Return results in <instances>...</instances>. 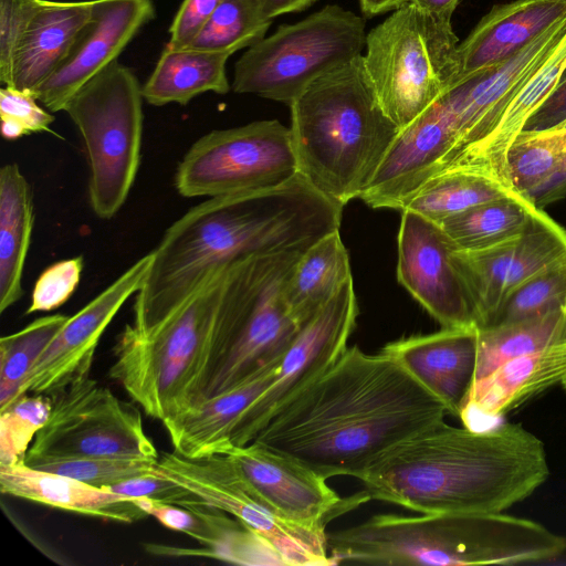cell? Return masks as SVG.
Wrapping results in <instances>:
<instances>
[{"instance_id": "13", "label": "cell", "mask_w": 566, "mask_h": 566, "mask_svg": "<svg viewBox=\"0 0 566 566\" xmlns=\"http://www.w3.org/2000/svg\"><path fill=\"white\" fill-rule=\"evenodd\" d=\"M189 490L207 505L240 520L280 556L284 566L332 565L327 534L293 525L280 517L256 493L226 453L188 458L159 453L154 471Z\"/></svg>"}, {"instance_id": "3", "label": "cell", "mask_w": 566, "mask_h": 566, "mask_svg": "<svg viewBox=\"0 0 566 566\" xmlns=\"http://www.w3.org/2000/svg\"><path fill=\"white\" fill-rule=\"evenodd\" d=\"M543 441L517 423L442 422L401 443L360 480L369 500L422 514L500 513L548 478Z\"/></svg>"}, {"instance_id": "37", "label": "cell", "mask_w": 566, "mask_h": 566, "mask_svg": "<svg viewBox=\"0 0 566 566\" xmlns=\"http://www.w3.org/2000/svg\"><path fill=\"white\" fill-rule=\"evenodd\" d=\"M559 308H566V260L517 286L490 325L521 321Z\"/></svg>"}, {"instance_id": "25", "label": "cell", "mask_w": 566, "mask_h": 566, "mask_svg": "<svg viewBox=\"0 0 566 566\" xmlns=\"http://www.w3.org/2000/svg\"><path fill=\"white\" fill-rule=\"evenodd\" d=\"M94 0H44L30 22L12 64V86L34 96L67 57L91 18Z\"/></svg>"}, {"instance_id": "24", "label": "cell", "mask_w": 566, "mask_h": 566, "mask_svg": "<svg viewBox=\"0 0 566 566\" xmlns=\"http://www.w3.org/2000/svg\"><path fill=\"white\" fill-rule=\"evenodd\" d=\"M0 490L2 494L118 523L130 524L148 516L137 497L38 470L23 461L11 465L0 464Z\"/></svg>"}, {"instance_id": "21", "label": "cell", "mask_w": 566, "mask_h": 566, "mask_svg": "<svg viewBox=\"0 0 566 566\" xmlns=\"http://www.w3.org/2000/svg\"><path fill=\"white\" fill-rule=\"evenodd\" d=\"M400 363L426 389L460 417L474 382L478 327H442L388 343L381 350Z\"/></svg>"}, {"instance_id": "27", "label": "cell", "mask_w": 566, "mask_h": 566, "mask_svg": "<svg viewBox=\"0 0 566 566\" xmlns=\"http://www.w3.org/2000/svg\"><path fill=\"white\" fill-rule=\"evenodd\" d=\"M33 192L15 163L0 169V313L23 295L22 277L34 227Z\"/></svg>"}, {"instance_id": "48", "label": "cell", "mask_w": 566, "mask_h": 566, "mask_svg": "<svg viewBox=\"0 0 566 566\" xmlns=\"http://www.w3.org/2000/svg\"><path fill=\"white\" fill-rule=\"evenodd\" d=\"M459 1L460 0H406L405 2L412 3L429 13L451 19Z\"/></svg>"}, {"instance_id": "11", "label": "cell", "mask_w": 566, "mask_h": 566, "mask_svg": "<svg viewBox=\"0 0 566 566\" xmlns=\"http://www.w3.org/2000/svg\"><path fill=\"white\" fill-rule=\"evenodd\" d=\"M298 172L291 128L258 120L198 138L178 163L174 185L181 197L210 198L274 188Z\"/></svg>"}, {"instance_id": "46", "label": "cell", "mask_w": 566, "mask_h": 566, "mask_svg": "<svg viewBox=\"0 0 566 566\" xmlns=\"http://www.w3.org/2000/svg\"><path fill=\"white\" fill-rule=\"evenodd\" d=\"M566 199V156L556 176L539 191L532 201L543 209L546 205Z\"/></svg>"}, {"instance_id": "43", "label": "cell", "mask_w": 566, "mask_h": 566, "mask_svg": "<svg viewBox=\"0 0 566 566\" xmlns=\"http://www.w3.org/2000/svg\"><path fill=\"white\" fill-rule=\"evenodd\" d=\"M107 490L128 497H144L154 502L184 507L206 504L186 488L155 473L119 482L107 488Z\"/></svg>"}, {"instance_id": "12", "label": "cell", "mask_w": 566, "mask_h": 566, "mask_svg": "<svg viewBox=\"0 0 566 566\" xmlns=\"http://www.w3.org/2000/svg\"><path fill=\"white\" fill-rule=\"evenodd\" d=\"M51 398L50 418L27 451L25 464L75 458L158 460L139 409L97 380L75 381Z\"/></svg>"}, {"instance_id": "6", "label": "cell", "mask_w": 566, "mask_h": 566, "mask_svg": "<svg viewBox=\"0 0 566 566\" xmlns=\"http://www.w3.org/2000/svg\"><path fill=\"white\" fill-rule=\"evenodd\" d=\"M227 269L157 323L117 335L108 376L147 416L163 422L201 401Z\"/></svg>"}, {"instance_id": "19", "label": "cell", "mask_w": 566, "mask_h": 566, "mask_svg": "<svg viewBox=\"0 0 566 566\" xmlns=\"http://www.w3.org/2000/svg\"><path fill=\"white\" fill-rule=\"evenodd\" d=\"M565 31L566 18L551 25L505 62L452 85L439 96L438 101L458 138V146L442 169L464 148L480 142L493 129Z\"/></svg>"}, {"instance_id": "29", "label": "cell", "mask_w": 566, "mask_h": 566, "mask_svg": "<svg viewBox=\"0 0 566 566\" xmlns=\"http://www.w3.org/2000/svg\"><path fill=\"white\" fill-rule=\"evenodd\" d=\"M231 54L190 48L165 46L151 75L142 86L144 99L154 106L187 105L196 96L227 94L230 84L226 64Z\"/></svg>"}, {"instance_id": "1", "label": "cell", "mask_w": 566, "mask_h": 566, "mask_svg": "<svg viewBox=\"0 0 566 566\" xmlns=\"http://www.w3.org/2000/svg\"><path fill=\"white\" fill-rule=\"evenodd\" d=\"M446 406L400 363L347 347L253 441L324 479L361 480L387 453L442 422Z\"/></svg>"}, {"instance_id": "4", "label": "cell", "mask_w": 566, "mask_h": 566, "mask_svg": "<svg viewBox=\"0 0 566 566\" xmlns=\"http://www.w3.org/2000/svg\"><path fill=\"white\" fill-rule=\"evenodd\" d=\"M332 565H493L541 562L566 551V536L500 513L378 514L327 534Z\"/></svg>"}, {"instance_id": "35", "label": "cell", "mask_w": 566, "mask_h": 566, "mask_svg": "<svg viewBox=\"0 0 566 566\" xmlns=\"http://www.w3.org/2000/svg\"><path fill=\"white\" fill-rule=\"evenodd\" d=\"M139 506L169 530L196 539L201 548H186L188 556L209 557L227 546L244 523L216 507L202 504L184 507L138 497Z\"/></svg>"}, {"instance_id": "2", "label": "cell", "mask_w": 566, "mask_h": 566, "mask_svg": "<svg viewBox=\"0 0 566 566\" xmlns=\"http://www.w3.org/2000/svg\"><path fill=\"white\" fill-rule=\"evenodd\" d=\"M342 212L300 172L274 188L206 199L171 223L151 251L128 324L157 323L240 260L306 250L339 230Z\"/></svg>"}, {"instance_id": "10", "label": "cell", "mask_w": 566, "mask_h": 566, "mask_svg": "<svg viewBox=\"0 0 566 566\" xmlns=\"http://www.w3.org/2000/svg\"><path fill=\"white\" fill-rule=\"evenodd\" d=\"M366 36L359 15L326 6L248 48L234 65L232 90L290 105L317 77L360 56Z\"/></svg>"}, {"instance_id": "28", "label": "cell", "mask_w": 566, "mask_h": 566, "mask_svg": "<svg viewBox=\"0 0 566 566\" xmlns=\"http://www.w3.org/2000/svg\"><path fill=\"white\" fill-rule=\"evenodd\" d=\"M349 279V255L336 230L310 245L287 275L283 298L290 314L303 327Z\"/></svg>"}, {"instance_id": "16", "label": "cell", "mask_w": 566, "mask_h": 566, "mask_svg": "<svg viewBox=\"0 0 566 566\" xmlns=\"http://www.w3.org/2000/svg\"><path fill=\"white\" fill-rule=\"evenodd\" d=\"M151 260L150 251L69 317L31 369L22 388L23 395L33 392L52 397L90 377L102 335L122 306L142 289Z\"/></svg>"}, {"instance_id": "38", "label": "cell", "mask_w": 566, "mask_h": 566, "mask_svg": "<svg viewBox=\"0 0 566 566\" xmlns=\"http://www.w3.org/2000/svg\"><path fill=\"white\" fill-rule=\"evenodd\" d=\"M52 398L44 394H28L0 411V464L22 462L35 434L48 422Z\"/></svg>"}, {"instance_id": "7", "label": "cell", "mask_w": 566, "mask_h": 566, "mask_svg": "<svg viewBox=\"0 0 566 566\" xmlns=\"http://www.w3.org/2000/svg\"><path fill=\"white\" fill-rule=\"evenodd\" d=\"M304 251L253 255L227 269L201 401L280 364L302 328L286 307L283 286Z\"/></svg>"}, {"instance_id": "39", "label": "cell", "mask_w": 566, "mask_h": 566, "mask_svg": "<svg viewBox=\"0 0 566 566\" xmlns=\"http://www.w3.org/2000/svg\"><path fill=\"white\" fill-rule=\"evenodd\" d=\"M156 463L157 460L143 459L75 458L41 460L27 465L107 489L133 478L153 474Z\"/></svg>"}, {"instance_id": "18", "label": "cell", "mask_w": 566, "mask_h": 566, "mask_svg": "<svg viewBox=\"0 0 566 566\" xmlns=\"http://www.w3.org/2000/svg\"><path fill=\"white\" fill-rule=\"evenodd\" d=\"M226 454L280 517L300 527L326 533L329 521L369 500L364 491L342 499L326 479L255 441Z\"/></svg>"}, {"instance_id": "41", "label": "cell", "mask_w": 566, "mask_h": 566, "mask_svg": "<svg viewBox=\"0 0 566 566\" xmlns=\"http://www.w3.org/2000/svg\"><path fill=\"white\" fill-rule=\"evenodd\" d=\"M84 261L82 256L57 261L38 277L25 314L50 312L63 305L76 290Z\"/></svg>"}, {"instance_id": "50", "label": "cell", "mask_w": 566, "mask_h": 566, "mask_svg": "<svg viewBox=\"0 0 566 566\" xmlns=\"http://www.w3.org/2000/svg\"><path fill=\"white\" fill-rule=\"evenodd\" d=\"M564 338H566V308H565V328H564Z\"/></svg>"}, {"instance_id": "36", "label": "cell", "mask_w": 566, "mask_h": 566, "mask_svg": "<svg viewBox=\"0 0 566 566\" xmlns=\"http://www.w3.org/2000/svg\"><path fill=\"white\" fill-rule=\"evenodd\" d=\"M271 23L253 0H222L188 48L232 55L264 39Z\"/></svg>"}, {"instance_id": "5", "label": "cell", "mask_w": 566, "mask_h": 566, "mask_svg": "<svg viewBox=\"0 0 566 566\" xmlns=\"http://www.w3.org/2000/svg\"><path fill=\"white\" fill-rule=\"evenodd\" d=\"M290 107L300 174L343 208L359 198L401 130L384 112L363 54L317 77Z\"/></svg>"}, {"instance_id": "45", "label": "cell", "mask_w": 566, "mask_h": 566, "mask_svg": "<svg viewBox=\"0 0 566 566\" xmlns=\"http://www.w3.org/2000/svg\"><path fill=\"white\" fill-rule=\"evenodd\" d=\"M566 127V77H563L527 119L524 129L541 130Z\"/></svg>"}, {"instance_id": "47", "label": "cell", "mask_w": 566, "mask_h": 566, "mask_svg": "<svg viewBox=\"0 0 566 566\" xmlns=\"http://www.w3.org/2000/svg\"><path fill=\"white\" fill-rule=\"evenodd\" d=\"M261 12L269 19L290 13L300 12L311 7L317 0H253Z\"/></svg>"}, {"instance_id": "42", "label": "cell", "mask_w": 566, "mask_h": 566, "mask_svg": "<svg viewBox=\"0 0 566 566\" xmlns=\"http://www.w3.org/2000/svg\"><path fill=\"white\" fill-rule=\"evenodd\" d=\"M44 0H0V81L12 86V64L20 42Z\"/></svg>"}, {"instance_id": "22", "label": "cell", "mask_w": 566, "mask_h": 566, "mask_svg": "<svg viewBox=\"0 0 566 566\" xmlns=\"http://www.w3.org/2000/svg\"><path fill=\"white\" fill-rule=\"evenodd\" d=\"M554 386L566 391V338L510 359L473 382L459 418L469 429H489L512 409Z\"/></svg>"}, {"instance_id": "14", "label": "cell", "mask_w": 566, "mask_h": 566, "mask_svg": "<svg viewBox=\"0 0 566 566\" xmlns=\"http://www.w3.org/2000/svg\"><path fill=\"white\" fill-rule=\"evenodd\" d=\"M357 316V297L349 279L301 328L275 368L269 387L242 418L230 450L252 442L276 411L335 364L348 347Z\"/></svg>"}, {"instance_id": "40", "label": "cell", "mask_w": 566, "mask_h": 566, "mask_svg": "<svg viewBox=\"0 0 566 566\" xmlns=\"http://www.w3.org/2000/svg\"><path fill=\"white\" fill-rule=\"evenodd\" d=\"M30 92L13 86L0 88L1 134L7 140L41 132H51L54 116L38 104Z\"/></svg>"}, {"instance_id": "49", "label": "cell", "mask_w": 566, "mask_h": 566, "mask_svg": "<svg viewBox=\"0 0 566 566\" xmlns=\"http://www.w3.org/2000/svg\"><path fill=\"white\" fill-rule=\"evenodd\" d=\"M406 0H359L360 9L365 15L373 17L395 10Z\"/></svg>"}, {"instance_id": "15", "label": "cell", "mask_w": 566, "mask_h": 566, "mask_svg": "<svg viewBox=\"0 0 566 566\" xmlns=\"http://www.w3.org/2000/svg\"><path fill=\"white\" fill-rule=\"evenodd\" d=\"M453 260L478 327L488 326L517 286L566 260V230L542 210L520 237L486 250H454Z\"/></svg>"}, {"instance_id": "34", "label": "cell", "mask_w": 566, "mask_h": 566, "mask_svg": "<svg viewBox=\"0 0 566 566\" xmlns=\"http://www.w3.org/2000/svg\"><path fill=\"white\" fill-rule=\"evenodd\" d=\"M70 316L39 317L19 332L0 339V411L23 396L31 369Z\"/></svg>"}, {"instance_id": "30", "label": "cell", "mask_w": 566, "mask_h": 566, "mask_svg": "<svg viewBox=\"0 0 566 566\" xmlns=\"http://www.w3.org/2000/svg\"><path fill=\"white\" fill-rule=\"evenodd\" d=\"M514 196L521 195L494 171L479 165L461 164L447 167L427 179L406 201L402 210L438 223L472 207Z\"/></svg>"}, {"instance_id": "8", "label": "cell", "mask_w": 566, "mask_h": 566, "mask_svg": "<svg viewBox=\"0 0 566 566\" xmlns=\"http://www.w3.org/2000/svg\"><path fill=\"white\" fill-rule=\"evenodd\" d=\"M459 44L451 19L409 2L368 32L364 64L384 112L400 129L453 85Z\"/></svg>"}, {"instance_id": "9", "label": "cell", "mask_w": 566, "mask_h": 566, "mask_svg": "<svg viewBox=\"0 0 566 566\" xmlns=\"http://www.w3.org/2000/svg\"><path fill=\"white\" fill-rule=\"evenodd\" d=\"M143 101L137 76L116 61L64 106L84 142L88 202L99 219L114 218L134 186L142 157Z\"/></svg>"}, {"instance_id": "20", "label": "cell", "mask_w": 566, "mask_h": 566, "mask_svg": "<svg viewBox=\"0 0 566 566\" xmlns=\"http://www.w3.org/2000/svg\"><path fill=\"white\" fill-rule=\"evenodd\" d=\"M154 18L153 0H94L90 20L65 61L38 91L36 99L50 112L63 111L78 90L117 61Z\"/></svg>"}, {"instance_id": "26", "label": "cell", "mask_w": 566, "mask_h": 566, "mask_svg": "<svg viewBox=\"0 0 566 566\" xmlns=\"http://www.w3.org/2000/svg\"><path fill=\"white\" fill-rule=\"evenodd\" d=\"M566 72V31L544 63L512 99L493 129L480 142L459 153L451 165L485 167L506 181L505 158L509 147L524 129L527 119L555 88Z\"/></svg>"}, {"instance_id": "23", "label": "cell", "mask_w": 566, "mask_h": 566, "mask_svg": "<svg viewBox=\"0 0 566 566\" xmlns=\"http://www.w3.org/2000/svg\"><path fill=\"white\" fill-rule=\"evenodd\" d=\"M565 18L566 0H514L494 6L459 44L453 85L505 62Z\"/></svg>"}, {"instance_id": "44", "label": "cell", "mask_w": 566, "mask_h": 566, "mask_svg": "<svg viewBox=\"0 0 566 566\" xmlns=\"http://www.w3.org/2000/svg\"><path fill=\"white\" fill-rule=\"evenodd\" d=\"M222 0H184L169 29L166 46L188 48L208 23Z\"/></svg>"}, {"instance_id": "33", "label": "cell", "mask_w": 566, "mask_h": 566, "mask_svg": "<svg viewBox=\"0 0 566 566\" xmlns=\"http://www.w3.org/2000/svg\"><path fill=\"white\" fill-rule=\"evenodd\" d=\"M565 156L566 127L523 129L507 149L506 178L518 195L532 201L559 171Z\"/></svg>"}, {"instance_id": "31", "label": "cell", "mask_w": 566, "mask_h": 566, "mask_svg": "<svg viewBox=\"0 0 566 566\" xmlns=\"http://www.w3.org/2000/svg\"><path fill=\"white\" fill-rule=\"evenodd\" d=\"M542 210L531 200L514 196L472 207L438 224L455 250L475 252L520 237Z\"/></svg>"}, {"instance_id": "32", "label": "cell", "mask_w": 566, "mask_h": 566, "mask_svg": "<svg viewBox=\"0 0 566 566\" xmlns=\"http://www.w3.org/2000/svg\"><path fill=\"white\" fill-rule=\"evenodd\" d=\"M565 310L511 323L478 327L474 382L510 359L564 338Z\"/></svg>"}, {"instance_id": "17", "label": "cell", "mask_w": 566, "mask_h": 566, "mask_svg": "<svg viewBox=\"0 0 566 566\" xmlns=\"http://www.w3.org/2000/svg\"><path fill=\"white\" fill-rule=\"evenodd\" d=\"M454 248L441 227L401 211L397 277L442 327L476 326L475 313L454 263Z\"/></svg>"}]
</instances>
